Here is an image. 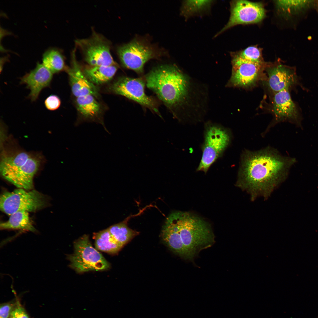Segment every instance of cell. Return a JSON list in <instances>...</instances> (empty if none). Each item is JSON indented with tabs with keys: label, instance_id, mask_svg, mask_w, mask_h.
Instances as JSON below:
<instances>
[{
	"label": "cell",
	"instance_id": "obj_1",
	"mask_svg": "<svg viewBox=\"0 0 318 318\" xmlns=\"http://www.w3.org/2000/svg\"><path fill=\"white\" fill-rule=\"evenodd\" d=\"M296 162L295 158L283 156L269 147L244 151L236 186L249 193L252 200L259 196L266 199L286 179Z\"/></svg>",
	"mask_w": 318,
	"mask_h": 318
},
{
	"label": "cell",
	"instance_id": "obj_2",
	"mask_svg": "<svg viewBox=\"0 0 318 318\" xmlns=\"http://www.w3.org/2000/svg\"><path fill=\"white\" fill-rule=\"evenodd\" d=\"M145 80L147 87L170 108L182 105L188 95L187 78L174 65H162L154 68L146 76Z\"/></svg>",
	"mask_w": 318,
	"mask_h": 318
},
{
	"label": "cell",
	"instance_id": "obj_3",
	"mask_svg": "<svg viewBox=\"0 0 318 318\" xmlns=\"http://www.w3.org/2000/svg\"><path fill=\"white\" fill-rule=\"evenodd\" d=\"M178 231L187 255L191 260L201 251L210 247L215 236L210 223L188 212L172 213L167 218Z\"/></svg>",
	"mask_w": 318,
	"mask_h": 318
},
{
	"label": "cell",
	"instance_id": "obj_4",
	"mask_svg": "<svg viewBox=\"0 0 318 318\" xmlns=\"http://www.w3.org/2000/svg\"><path fill=\"white\" fill-rule=\"evenodd\" d=\"M41 162L38 155L25 152L4 155L0 162L1 174L18 188L30 190L33 188L34 177Z\"/></svg>",
	"mask_w": 318,
	"mask_h": 318
},
{
	"label": "cell",
	"instance_id": "obj_5",
	"mask_svg": "<svg viewBox=\"0 0 318 318\" xmlns=\"http://www.w3.org/2000/svg\"><path fill=\"white\" fill-rule=\"evenodd\" d=\"M231 140L229 130L221 126L209 123L205 126L202 154L197 171L206 173L223 154Z\"/></svg>",
	"mask_w": 318,
	"mask_h": 318
},
{
	"label": "cell",
	"instance_id": "obj_6",
	"mask_svg": "<svg viewBox=\"0 0 318 318\" xmlns=\"http://www.w3.org/2000/svg\"><path fill=\"white\" fill-rule=\"evenodd\" d=\"M73 254L69 255V266L78 273L107 270L110 264L102 254L95 249L88 236L84 235L74 242Z\"/></svg>",
	"mask_w": 318,
	"mask_h": 318
},
{
	"label": "cell",
	"instance_id": "obj_7",
	"mask_svg": "<svg viewBox=\"0 0 318 318\" xmlns=\"http://www.w3.org/2000/svg\"><path fill=\"white\" fill-rule=\"evenodd\" d=\"M18 188L12 192L5 191L0 198V208L10 216L19 211L34 212L47 205L45 196L35 190L26 191Z\"/></svg>",
	"mask_w": 318,
	"mask_h": 318
},
{
	"label": "cell",
	"instance_id": "obj_8",
	"mask_svg": "<svg viewBox=\"0 0 318 318\" xmlns=\"http://www.w3.org/2000/svg\"><path fill=\"white\" fill-rule=\"evenodd\" d=\"M117 52L124 66L138 73L143 72L147 62L161 55L153 45L137 38L118 47Z\"/></svg>",
	"mask_w": 318,
	"mask_h": 318
},
{
	"label": "cell",
	"instance_id": "obj_9",
	"mask_svg": "<svg viewBox=\"0 0 318 318\" xmlns=\"http://www.w3.org/2000/svg\"><path fill=\"white\" fill-rule=\"evenodd\" d=\"M75 43L90 66L117 65L111 54L110 43L94 31L90 38L76 40Z\"/></svg>",
	"mask_w": 318,
	"mask_h": 318
},
{
	"label": "cell",
	"instance_id": "obj_10",
	"mask_svg": "<svg viewBox=\"0 0 318 318\" xmlns=\"http://www.w3.org/2000/svg\"><path fill=\"white\" fill-rule=\"evenodd\" d=\"M230 12L228 22L215 35V37L238 25L259 23L266 16V10L262 3L246 0L231 1L230 2Z\"/></svg>",
	"mask_w": 318,
	"mask_h": 318
},
{
	"label": "cell",
	"instance_id": "obj_11",
	"mask_svg": "<svg viewBox=\"0 0 318 318\" xmlns=\"http://www.w3.org/2000/svg\"><path fill=\"white\" fill-rule=\"evenodd\" d=\"M232 74L230 82L233 86L244 88L256 84L267 63H258L243 59L231 52Z\"/></svg>",
	"mask_w": 318,
	"mask_h": 318
},
{
	"label": "cell",
	"instance_id": "obj_12",
	"mask_svg": "<svg viewBox=\"0 0 318 318\" xmlns=\"http://www.w3.org/2000/svg\"><path fill=\"white\" fill-rule=\"evenodd\" d=\"M145 86V82L141 78L123 77L114 82L110 88L115 94L135 101L159 114L157 102L146 94Z\"/></svg>",
	"mask_w": 318,
	"mask_h": 318
},
{
	"label": "cell",
	"instance_id": "obj_13",
	"mask_svg": "<svg viewBox=\"0 0 318 318\" xmlns=\"http://www.w3.org/2000/svg\"><path fill=\"white\" fill-rule=\"evenodd\" d=\"M265 69L267 86L274 94L288 89L295 83L296 75L294 71L278 61L267 63Z\"/></svg>",
	"mask_w": 318,
	"mask_h": 318
},
{
	"label": "cell",
	"instance_id": "obj_14",
	"mask_svg": "<svg viewBox=\"0 0 318 318\" xmlns=\"http://www.w3.org/2000/svg\"><path fill=\"white\" fill-rule=\"evenodd\" d=\"M53 74L42 64L38 62L35 67L20 78V83L24 84L30 90L27 97L31 101H36L42 91L50 87Z\"/></svg>",
	"mask_w": 318,
	"mask_h": 318
},
{
	"label": "cell",
	"instance_id": "obj_15",
	"mask_svg": "<svg viewBox=\"0 0 318 318\" xmlns=\"http://www.w3.org/2000/svg\"><path fill=\"white\" fill-rule=\"evenodd\" d=\"M75 50L72 52L71 65L66 68L73 94L76 97L88 95L97 97L98 92L96 87L87 77L77 61Z\"/></svg>",
	"mask_w": 318,
	"mask_h": 318
},
{
	"label": "cell",
	"instance_id": "obj_16",
	"mask_svg": "<svg viewBox=\"0 0 318 318\" xmlns=\"http://www.w3.org/2000/svg\"><path fill=\"white\" fill-rule=\"evenodd\" d=\"M288 89L274 94L272 103V111L274 121L277 122L284 121L294 122L300 126L295 105L292 100Z\"/></svg>",
	"mask_w": 318,
	"mask_h": 318
},
{
	"label": "cell",
	"instance_id": "obj_17",
	"mask_svg": "<svg viewBox=\"0 0 318 318\" xmlns=\"http://www.w3.org/2000/svg\"><path fill=\"white\" fill-rule=\"evenodd\" d=\"M95 97L91 95L77 97V108L82 118L86 120L99 121L103 125L105 130L109 132L100 119L101 107Z\"/></svg>",
	"mask_w": 318,
	"mask_h": 318
},
{
	"label": "cell",
	"instance_id": "obj_18",
	"mask_svg": "<svg viewBox=\"0 0 318 318\" xmlns=\"http://www.w3.org/2000/svg\"><path fill=\"white\" fill-rule=\"evenodd\" d=\"M161 236L163 242L171 251L184 259L188 260L178 231L167 219L163 227Z\"/></svg>",
	"mask_w": 318,
	"mask_h": 318
},
{
	"label": "cell",
	"instance_id": "obj_19",
	"mask_svg": "<svg viewBox=\"0 0 318 318\" xmlns=\"http://www.w3.org/2000/svg\"><path fill=\"white\" fill-rule=\"evenodd\" d=\"M117 69V65L88 66L83 71L87 79L94 84L105 83L111 80Z\"/></svg>",
	"mask_w": 318,
	"mask_h": 318
},
{
	"label": "cell",
	"instance_id": "obj_20",
	"mask_svg": "<svg viewBox=\"0 0 318 318\" xmlns=\"http://www.w3.org/2000/svg\"><path fill=\"white\" fill-rule=\"evenodd\" d=\"M9 216L8 221L0 224L1 229H21L32 232L36 231L30 219L28 212L19 211Z\"/></svg>",
	"mask_w": 318,
	"mask_h": 318
},
{
	"label": "cell",
	"instance_id": "obj_21",
	"mask_svg": "<svg viewBox=\"0 0 318 318\" xmlns=\"http://www.w3.org/2000/svg\"><path fill=\"white\" fill-rule=\"evenodd\" d=\"M94 238L96 249L102 251L115 254L122 247L114 238L108 228L95 233Z\"/></svg>",
	"mask_w": 318,
	"mask_h": 318
},
{
	"label": "cell",
	"instance_id": "obj_22",
	"mask_svg": "<svg viewBox=\"0 0 318 318\" xmlns=\"http://www.w3.org/2000/svg\"><path fill=\"white\" fill-rule=\"evenodd\" d=\"M42 64L53 74H58L66 67L61 52L56 49H48L43 54Z\"/></svg>",
	"mask_w": 318,
	"mask_h": 318
},
{
	"label": "cell",
	"instance_id": "obj_23",
	"mask_svg": "<svg viewBox=\"0 0 318 318\" xmlns=\"http://www.w3.org/2000/svg\"><path fill=\"white\" fill-rule=\"evenodd\" d=\"M108 229L114 238L122 246L138 233L123 222L113 225Z\"/></svg>",
	"mask_w": 318,
	"mask_h": 318
},
{
	"label": "cell",
	"instance_id": "obj_24",
	"mask_svg": "<svg viewBox=\"0 0 318 318\" xmlns=\"http://www.w3.org/2000/svg\"><path fill=\"white\" fill-rule=\"evenodd\" d=\"M211 0H187L183 3L181 12L186 19L208 9L212 3Z\"/></svg>",
	"mask_w": 318,
	"mask_h": 318
},
{
	"label": "cell",
	"instance_id": "obj_25",
	"mask_svg": "<svg viewBox=\"0 0 318 318\" xmlns=\"http://www.w3.org/2000/svg\"><path fill=\"white\" fill-rule=\"evenodd\" d=\"M233 52L237 56L246 60L258 63L265 62L261 49L256 45L250 46L244 49Z\"/></svg>",
	"mask_w": 318,
	"mask_h": 318
},
{
	"label": "cell",
	"instance_id": "obj_26",
	"mask_svg": "<svg viewBox=\"0 0 318 318\" xmlns=\"http://www.w3.org/2000/svg\"><path fill=\"white\" fill-rule=\"evenodd\" d=\"M307 0H277L274 3L279 12L291 13L306 7L310 3Z\"/></svg>",
	"mask_w": 318,
	"mask_h": 318
},
{
	"label": "cell",
	"instance_id": "obj_27",
	"mask_svg": "<svg viewBox=\"0 0 318 318\" xmlns=\"http://www.w3.org/2000/svg\"><path fill=\"white\" fill-rule=\"evenodd\" d=\"M61 100L57 95L52 94L47 97L44 101L46 109L49 111H55L58 109L61 105Z\"/></svg>",
	"mask_w": 318,
	"mask_h": 318
},
{
	"label": "cell",
	"instance_id": "obj_28",
	"mask_svg": "<svg viewBox=\"0 0 318 318\" xmlns=\"http://www.w3.org/2000/svg\"><path fill=\"white\" fill-rule=\"evenodd\" d=\"M10 318H29L28 315L22 307H18L10 313Z\"/></svg>",
	"mask_w": 318,
	"mask_h": 318
},
{
	"label": "cell",
	"instance_id": "obj_29",
	"mask_svg": "<svg viewBox=\"0 0 318 318\" xmlns=\"http://www.w3.org/2000/svg\"><path fill=\"white\" fill-rule=\"evenodd\" d=\"M11 307L8 304L1 306L0 308V318H8L10 314Z\"/></svg>",
	"mask_w": 318,
	"mask_h": 318
}]
</instances>
